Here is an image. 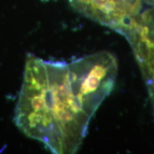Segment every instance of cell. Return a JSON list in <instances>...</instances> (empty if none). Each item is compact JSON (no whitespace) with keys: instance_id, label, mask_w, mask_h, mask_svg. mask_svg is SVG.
Masks as SVG:
<instances>
[{"instance_id":"7a4b0ae2","label":"cell","mask_w":154,"mask_h":154,"mask_svg":"<svg viewBox=\"0 0 154 154\" xmlns=\"http://www.w3.org/2000/svg\"><path fill=\"white\" fill-rule=\"evenodd\" d=\"M144 80L146 84L147 85L148 90H149V96L152 103V106L154 112V68L151 69L150 72L144 77Z\"/></svg>"},{"instance_id":"6da1fadb","label":"cell","mask_w":154,"mask_h":154,"mask_svg":"<svg viewBox=\"0 0 154 154\" xmlns=\"http://www.w3.org/2000/svg\"><path fill=\"white\" fill-rule=\"evenodd\" d=\"M117 74L116 59L106 51L70 62L28 54L15 124L51 153H76L92 117L113 90Z\"/></svg>"}]
</instances>
